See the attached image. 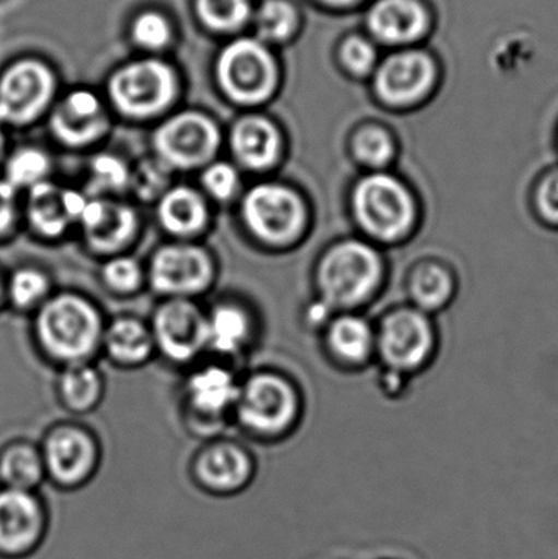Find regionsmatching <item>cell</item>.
Returning <instances> with one entry per match:
<instances>
[{"label":"cell","instance_id":"cell-13","mask_svg":"<svg viewBox=\"0 0 558 559\" xmlns=\"http://www.w3.org/2000/svg\"><path fill=\"white\" fill-rule=\"evenodd\" d=\"M56 79L38 59H20L0 75V123L23 128L38 120L55 97Z\"/></svg>","mask_w":558,"mask_h":559},{"label":"cell","instance_id":"cell-44","mask_svg":"<svg viewBox=\"0 0 558 559\" xmlns=\"http://www.w3.org/2000/svg\"><path fill=\"white\" fill-rule=\"evenodd\" d=\"M9 136H7V128L0 123V166L9 154Z\"/></svg>","mask_w":558,"mask_h":559},{"label":"cell","instance_id":"cell-10","mask_svg":"<svg viewBox=\"0 0 558 559\" xmlns=\"http://www.w3.org/2000/svg\"><path fill=\"white\" fill-rule=\"evenodd\" d=\"M176 72L159 59H143L118 69L108 82L111 104L124 117L146 120L163 114L176 100Z\"/></svg>","mask_w":558,"mask_h":559},{"label":"cell","instance_id":"cell-24","mask_svg":"<svg viewBox=\"0 0 558 559\" xmlns=\"http://www.w3.org/2000/svg\"><path fill=\"white\" fill-rule=\"evenodd\" d=\"M347 153L363 173H382L395 166L402 141L392 124L380 118H364L347 136Z\"/></svg>","mask_w":558,"mask_h":559},{"label":"cell","instance_id":"cell-11","mask_svg":"<svg viewBox=\"0 0 558 559\" xmlns=\"http://www.w3.org/2000/svg\"><path fill=\"white\" fill-rule=\"evenodd\" d=\"M219 146L218 124L200 111L173 115L153 134L154 156L173 173L202 170L216 160Z\"/></svg>","mask_w":558,"mask_h":559},{"label":"cell","instance_id":"cell-37","mask_svg":"<svg viewBox=\"0 0 558 559\" xmlns=\"http://www.w3.org/2000/svg\"><path fill=\"white\" fill-rule=\"evenodd\" d=\"M200 187L206 199L229 203L241 199L242 177L239 167L228 160H213L200 170Z\"/></svg>","mask_w":558,"mask_h":559},{"label":"cell","instance_id":"cell-46","mask_svg":"<svg viewBox=\"0 0 558 559\" xmlns=\"http://www.w3.org/2000/svg\"><path fill=\"white\" fill-rule=\"evenodd\" d=\"M554 141H556V150L558 153V118H557V123H556V130H554Z\"/></svg>","mask_w":558,"mask_h":559},{"label":"cell","instance_id":"cell-39","mask_svg":"<svg viewBox=\"0 0 558 559\" xmlns=\"http://www.w3.org/2000/svg\"><path fill=\"white\" fill-rule=\"evenodd\" d=\"M100 280L114 295L131 296L146 282V271L133 255L123 252L107 258L100 269Z\"/></svg>","mask_w":558,"mask_h":559},{"label":"cell","instance_id":"cell-32","mask_svg":"<svg viewBox=\"0 0 558 559\" xmlns=\"http://www.w3.org/2000/svg\"><path fill=\"white\" fill-rule=\"evenodd\" d=\"M52 163L49 154L38 146H20L10 150L0 166V177L20 195L39 183L48 182Z\"/></svg>","mask_w":558,"mask_h":559},{"label":"cell","instance_id":"cell-25","mask_svg":"<svg viewBox=\"0 0 558 559\" xmlns=\"http://www.w3.org/2000/svg\"><path fill=\"white\" fill-rule=\"evenodd\" d=\"M458 288L454 269L441 259H422L406 274L408 305L429 316L449 308L458 295Z\"/></svg>","mask_w":558,"mask_h":559},{"label":"cell","instance_id":"cell-33","mask_svg":"<svg viewBox=\"0 0 558 559\" xmlns=\"http://www.w3.org/2000/svg\"><path fill=\"white\" fill-rule=\"evenodd\" d=\"M51 296V282L41 269L20 265L5 274V306L13 311L35 312Z\"/></svg>","mask_w":558,"mask_h":559},{"label":"cell","instance_id":"cell-7","mask_svg":"<svg viewBox=\"0 0 558 559\" xmlns=\"http://www.w3.org/2000/svg\"><path fill=\"white\" fill-rule=\"evenodd\" d=\"M297 388L277 371H258L239 390L236 419L254 436L274 439L288 432L300 416Z\"/></svg>","mask_w":558,"mask_h":559},{"label":"cell","instance_id":"cell-30","mask_svg":"<svg viewBox=\"0 0 558 559\" xmlns=\"http://www.w3.org/2000/svg\"><path fill=\"white\" fill-rule=\"evenodd\" d=\"M104 390V377L91 361L62 367L58 378V396L62 406L71 413H91L100 403Z\"/></svg>","mask_w":558,"mask_h":559},{"label":"cell","instance_id":"cell-27","mask_svg":"<svg viewBox=\"0 0 558 559\" xmlns=\"http://www.w3.org/2000/svg\"><path fill=\"white\" fill-rule=\"evenodd\" d=\"M254 337V321L238 302H216L206 311V350L223 357L242 354Z\"/></svg>","mask_w":558,"mask_h":559},{"label":"cell","instance_id":"cell-29","mask_svg":"<svg viewBox=\"0 0 558 559\" xmlns=\"http://www.w3.org/2000/svg\"><path fill=\"white\" fill-rule=\"evenodd\" d=\"M383 52L385 51L359 26L341 36L334 46V61L347 81L367 85Z\"/></svg>","mask_w":558,"mask_h":559},{"label":"cell","instance_id":"cell-23","mask_svg":"<svg viewBox=\"0 0 558 559\" xmlns=\"http://www.w3.org/2000/svg\"><path fill=\"white\" fill-rule=\"evenodd\" d=\"M241 383L229 368L223 365H205L193 371L186 381V400L190 413L200 419L215 420L235 411Z\"/></svg>","mask_w":558,"mask_h":559},{"label":"cell","instance_id":"cell-42","mask_svg":"<svg viewBox=\"0 0 558 559\" xmlns=\"http://www.w3.org/2000/svg\"><path fill=\"white\" fill-rule=\"evenodd\" d=\"M22 225V195L0 177V246L9 242Z\"/></svg>","mask_w":558,"mask_h":559},{"label":"cell","instance_id":"cell-41","mask_svg":"<svg viewBox=\"0 0 558 559\" xmlns=\"http://www.w3.org/2000/svg\"><path fill=\"white\" fill-rule=\"evenodd\" d=\"M134 43L141 48L157 51V49L166 48L173 38V28L167 22L166 16L157 12L141 13L134 20L133 28H131Z\"/></svg>","mask_w":558,"mask_h":559},{"label":"cell","instance_id":"cell-5","mask_svg":"<svg viewBox=\"0 0 558 559\" xmlns=\"http://www.w3.org/2000/svg\"><path fill=\"white\" fill-rule=\"evenodd\" d=\"M239 216L246 233L265 248H294L310 231L307 199L294 187L275 180L249 187L239 199Z\"/></svg>","mask_w":558,"mask_h":559},{"label":"cell","instance_id":"cell-38","mask_svg":"<svg viewBox=\"0 0 558 559\" xmlns=\"http://www.w3.org/2000/svg\"><path fill=\"white\" fill-rule=\"evenodd\" d=\"M197 13L206 28L231 33L248 23L251 3L249 0H197Z\"/></svg>","mask_w":558,"mask_h":559},{"label":"cell","instance_id":"cell-14","mask_svg":"<svg viewBox=\"0 0 558 559\" xmlns=\"http://www.w3.org/2000/svg\"><path fill=\"white\" fill-rule=\"evenodd\" d=\"M150 328L156 352L173 364H190L206 350V311L193 299H164Z\"/></svg>","mask_w":558,"mask_h":559},{"label":"cell","instance_id":"cell-26","mask_svg":"<svg viewBox=\"0 0 558 559\" xmlns=\"http://www.w3.org/2000/svg\"><path fill=\"white\" fill-rule=\"evenodd\" d=\"M195 475L210 491L219 495L236 492L251 479V456L236 443H213L197 459Z\"/></svg>","mask_w":558,"mask_h":559},{"label":"cell","instance_id":"cell-31","mask_svg":"<svg viewBox=\"0 0 558 559\" xmlns=\"http://www.w3.org/2000/svg\"><path fill=\"white\" fill-rule=\"evenodd\" d=\"M45 475L41 450L32 443L15 440L0 450V483L3 488L32 492Z\"/></svg>","mask_w":558,"mask_h":559},{"label":"cell","instance_id":"cell-35","mask_svg":"<svg viewBox=\"0 0 558 559\" xmlns=\"http://www.w3.org/2000/svg\"><path fill=\"white\" fill-rule=\"evenodd\" d=\"M300 12L288 0H265L259 9L256 23L264 41H288L300 28Z\"/></svg>","mask_w":558,"mask_h":559},{"label":"cell","instance_id":"cell-15","mask_svg":"<svg viewBox=\"0 0 558 559\" xmlns=\"http://www.w3.org/2000/svg\"><path fill=\"white\" fill-rule=\"evenodd\" d=\"M84 205V195L78 189L48 180L23 193L22 223L38 238L55 241L78 228Z\"/></svg>","mask_w":558,"mask_h":559},{"label":"cell","instance_id":"cell-43","mask_svg":"<svg viewBox=\"0 0 558 559\" xmlns=\"http://www.w3.org/2000/svg\"><path fill=\"white\" fill-rule=\"evenodd\" d=\"M321 9L333 13H360L370 0H313Z\"/></svg>","mask_w":558,"mask_h":559},{"label":"cell","instance_id":"cell-8","mask_svg":"<svg viewBox=\"0 0 558 559\" xmlns=\"http://www.w3.org/2000/svg\"><path fill=\"white\" fill-rule=\"evenodd\" d=\"M439 23L435 0H370L360 12V28L383 51L431 45Z\"/></svg>","mask_w":558,"mask_h":559},{"label":"cell","instance_id":"cell-18","mask_svg":"<svg viewBox=\"0 0 558 559\" xmlns=\"http://www.w3.org/2000/svg\"><path fill=\"white\" fill-rule=\"evenodd\" d=\"M110 118L97 95L88 91L71 92L49 117V130L56 141L71 150L92 146L105 136Z\"/></svg>","mask_w":558,"mask_h":559},{"label":"cell","instance_id":"cell-21","mask_svg":"<svg viewBox=\"0 0 558 559\" xmlns=\"http://www.w3.org/2000/svg\"><path fill=\"white\" fill-rule=\"evenodd\" d=\"M331 360L346 370H360L376 360V322L359 311L336 312L323 329Z\"/></svg>","mask_w":558,"mask_h":559},{"label":"cell","instance_id":"cell-2","mask_svg":"<svg viewBox=\"0 0 558 559\" xmlns=\"http://www.w3.org/2000/svg\"><path fill=\"white\" fill-rule=\"evenodd\" d=\"M387 272L382 249L360 236L337 239L314 267L318 299L334 312L359 311L380 295Z\"/></svg>","mask_w":558,"mask_h":559},{"label":"cell","instance_id":"cell-36","mask_svg":"<svg viewBox=\"0 0 558 559\" xmlns=\"http://www.w3.org/2000/svg\"><path fill=\"white\" fill-rule=\"evenodd\" d=\"M173 170L161 163L156 156L143 159L131 167L130 189L128 192L144 205H156L161 197L174 186Z\"/></svg>","mask_w":558,"mask_h":559},{"label":"cell","instance_id":"cell-34","mask_svg":"<svg viewBox=\"0 0 558 559\" xmlns=\"http://www.w3.org/2000/svg\"><path fill=\"white\" fill-rule=\"evenodd\" d=\"M131 166L117 154L100 153L88 163L85 193L94 199H120L130 189Z\"/></svg>","mask_w":558,"mask_h":559},{"label":"cell","instance_id":"cell-6","mask_svg":"<svg viewBox=\"0 0 558 559\" xmlns=\"http://www.w3.org/2000/svg\"><path fill=\"white\" fill-rule=\"evenodd\" d=\"M435 319L415 306H393L376 321V360L383 371L413 380L438 354Z\"/></svg>","mask_w":558,"mask_h":559},{"label":"cell","instance_id":"cell-1","mask_svg":"<svg viewBox=\"0 0 558 559\" xmlns=\"http://www.w3.org/2000/svg\"><path fill=\"white\" fill-rule=\"evenodd\" d=\"M347 206L360 238L380 249L405 245L423 222L418 193L393 169L360 174L351 186Z\"/></svg>","mask_w":558,"mask_h":559},{"label":"cell","instance_id":"cell-16","mask_svg":"<svg viewBox=\"0 0 558 559\" xmlns=\"http://www.w3.org/2000/svg\"><path fill=\"white\" fill-rule=\"evenodd\" d=\"M85 246L105 258L123 254L140 233L136 209L121 199L91 197L79 222Z\"/></svg>","mask_w":558,"mask_h":559},{"label":"cell","instance_id":"cell-20","mask_svg":"<svg viewBox=\"0 0 558 559\" xmlns=\"http://www.w3.org/2000/svg\"><path fill=\"white\" fill-rule=\"evenodd\" d=\"M229 150L239 169L264 174L281 163L284 136L274 121L259 115H246L233 124Z\"/></svg>","mask_w":558,"mask_h":559},{"label":"cell","instance_id":"cell-45","mask_svg":"<svg viewBox=\"0 0 558 559\" xmlns=\"http://www.w3.org/2000/svg\"><path fill=\"white\" fill-rule=\"evenodd\" d=\"M5 308V272L0 269V311Z\"/></svg>","mask_w":558,"mask_h":559},{"label":"cell","instance_id":"cell-40","mask_svg":"<svg viewBox=\"0 0 558 559\" xmlns=\"http://www.w3.org/2000/svg\"><path fill=\"white\" fill-rule=\"evenodd\" d=\"M531 205L544 226L558 229V164L537 177L531 190Z\"/></svg>","mask_w":558,"mask_h":559},{"label":"cell","instance_id":"cell-4","mask_svg":"<svg viewBox=\"0 0 558 559\" xmlns=\"http://www.w3.org/2000/svg\"><path fill=\"white\" fill-rule=\"evenodd\" d=\"M104 329L100 309L81 293H51L33 312L36 347L62 367L91 361L102 348Z\"/></svg>","mask_w":558,"mask_h":559},{"label":"cell","instance_id":"cell-28","mask_svg":"<svg viewBox=\"0 0 558 559\" xmlns=\"http://www.w3.org/2000/svg\"><path fill=\"white\" fill-rule=\"evenodd\" d=\"M102 350L118 367L134 368L150 361L156 345L150 324L134 316H118L105 324Z\"/></svg>","mask_w":558,"mask_h":559},{"label":"cell","instance_id":"cell-3","mask_svg":"<svg viewBox=\"0 0 558 559\" xmlns=\"http://www.w3.org/2000/svg\"><path fill=\"white\" fill-rule=\"evenodd\" d=\"M448 79L444 58L431 45L383 52L367 82V94L379 110L413 115L428 108Z\"/></svg>","mask_w":558,"mask_h":559},{"label":"cell","instance_id":"cell-19","mask_svg":"<svg viewBox=\"0 0 558 559\" xmlns=\"http://www.w3.org/2000/svg\"><path fill=\"white\" fill-rule=\"evenodd\" d=\"M45 532L41 502L29 491L0 489V555L22 557L32 551Z\"/></svg>","mask_w":558,"mask_h":559},{"label":"cell","instance_id":"cell-9","mask_svg":"<svg viewBox=\"0 0 558 559\" xmlns=\"http://www.w3.org/2000/svg\"><path fill=\"white\" fill-rule=\"evenodd\" d=\"M216 79L222 91L236 104L261 105L277 88V62L259 39H236L219 52Z\"/></svg>","mask_w":558,"mask_h":559},{"label":"cell","instance_id":"cell-17","mask_svg":"<svg viewBox=\"0 0 558 559\" xmlns=\"http://www.w3.org/2000/svg\"><path fill=\"white\" fill-rule=\"evenodd\" d=\"M46 473L61 486H78L97 468V442L91 433L71 424L49 430L41 449Z\"/></svg>","mask_w":558,"mask_h":559},{"label":"cell","instance_id":"cell-12","mask_svg":"<svg viewBox=\"0 0 558 559\" xmlns=\"http://www.w3.org/2000/svg\"><path fill=\"white\" fill-rule=\"evenodd\" d=\"M213 255L195 241H173L151 255L146 282L164 299H193L215 282Z\"/></svg>","mask_w":558,"mask_h":559},{"label":"cell","instance_id":"cell-22","mask_svg":"<svg viewBox=\"0 0 558 559\" xmlns=\"http://www.w3.org/2000/svg\"><path fill=\"white\" fill-rule=\"evenodd\" d=\"M156 218L161 229L174 241H192L210 225L209 199L202 190L190 186H173L156 203Z\"/></svg>","mask_w":558,"mask_h":559}]
</instances>
